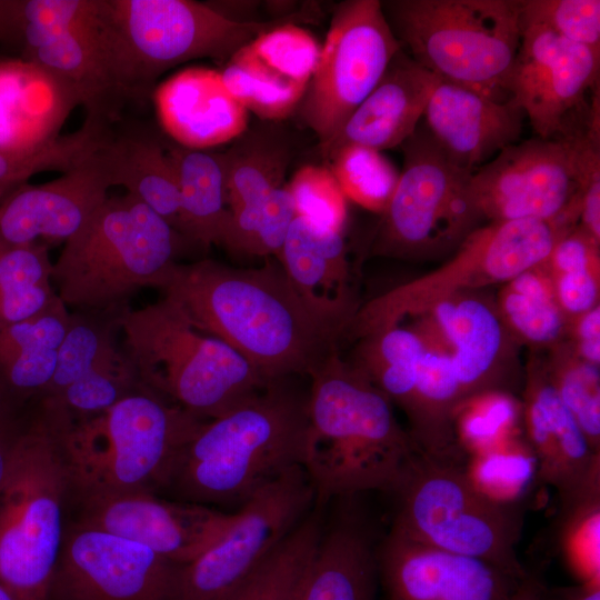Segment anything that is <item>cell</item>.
<instances>
[{"mask_svg":"<svg viewBox=\"0 0 600 600\" xmlns=\"http://www.w3.org/2000/svg\"><path fill=\"white\" fill-rule=\"evenodd\" d=\"M0 600H16L12 593L0 581Z\"/></svg>","mask_w":600,"mask_h":600,"instance_id":"56","label":"cell"},{"mask_svg":"<svg viewBox=\"0 0 600 600\" xmlns=\"http://www.w3.org/2000/svg\"><path fill=\"white\" fill-rule=\"evenodd\" d=\"M184 241L130 193L108 196L64 242L52 283L68 309L124 313L139 290L164 286Z\"/></svg>","mask_w":600,"mask_h":600,"instance_id":"5","label":"cell"},{"mask_svg":"<svg viewBox=\"0 0 600 600\" xmlns=\"http://www.w3.org/2000/svg\"><path fill=\"white\" fill-rule=\"evenodd\" d=\"M77 521L141 543L181 567L212 547L236 512L168 500L153 492H129L74 503Z\"/></svg>","mask_w":600,"mask_h":600,"instance_id":"17","label":"cell"},{"mask_svg":"<svg viewBox=\"0 0 600 600\" xmlns=\"http://www.w3.org/2000/svg\"><path fill=\"white\" fill-rule=\"evenodd\" d=\"M401 48L381 1L336 4L317 68L296 111L319 146L338 133Z\"/></svg>","mask_w":600,"mask_h":600,"instance_id":"11","label":"cell"},{"mask_svg":"<svg viewBox=\"0 0 600 600\" xmlns=\"http://www.w3.org/2000/svg\"><path fill=\"white\" fill-rule=\"evenodd\" d=\"M580 316L577 328L579 352L587 363L598 366L600 361L599 306Z\"/></svg>","mask_w":600,"mask_h":600,"instance_id":"52","label":"cell"},{"mask_svg":"<svg viewBox=\"0 0 600 600\" xmlns=\"http://www.w3.org/2000/svg\"><path fill=\"white\" fill-rule=\"evenodd\" d=\"M96 151L52 181L22 184L6 196L0 203V252L40 240L66 242L80 229L111 188Z\"/></svg>","mask_w":600,"mask_h":600,"instance_id":"21","label":"cell"},{"mask_svg":"<svg viewBox=\"0 0 600 600\" xmlns=\"http://www.w3.org/2000/svg\"><path fill=\"white\" fill-rule=\"evenodd\" d=\"M600 497L559 510V547L580 582L599 580Z\"/></svg>","mask_w":600,"mask_h":600,"instance_id":"47","label":"cell"},{"mask_svg":"<svg viewBox=\"0 0 600 600\" xmlns=\"http://www.w3.org/2000/svg\"><path fill=\"white\" fill-rule=\"evenodd\" d=\"M96 154L111 187H123L178 232L179 189L163 140L144 130L113 134L109 129Z\"/></svg>","mask_w":600,"mask_h":600,"instance_id":"30","label":"cell"},{"mask_svg":"<svg viewBox=\"0 0 600 600\" xmlns=\"http://www.w3.org/2000/svg\"><path fill=\"white\" fill-rule=\"evenodd\" d=\"M402 49L441 81L497 97L520 43L519 0H384Z\"/></svg>","mask_w":600,"mask_h":600,"instance_id":"9","label":"cell"},{"mask_svg":"<svg viewBox=\"0 0 600 600\" xmlns=\"http://www.w3.org/2000/svg\"><path fill=\"white\" fill-rule=\"evenodd\" d=\"M121 334L139 382L204 421L271 382L230 346L197 329L166 296L127 311Z\"/></svg>","mask_w":600,"mask_h":600,"instance_id":"7","label":"cell"},{"mask_svg":"<svg viewBox=\"0 0 600 600\" xmlns=\"http://www.w3.org/2000/svg\"><path fill=\"white\" fill-rule=\"evenodd\" d=\"M429 307L452 346L451 358L467 398L506 391L493 378L502 346V328L496 312L480 299L457 293L440 298Z\"/></svg>","mask_w":600,"mask_h":600,"instance_id":"31","label":"cell"},{"mask_svg":"<svg viewBox=\"0 0 600 600\" xmlns=\"http://www.w3.org/2000/svg\"><path fill=\"white\" fill-rule=\"evenodd\" d=\"M69 501L51 412L39 398L0 484V581L16 600H49Z\"/></svg>","mask_w":600,"mask_h":600,"instance_id":"8","label":"cell"},{"mask_svg":"<svg viewBox=\"0 0 600 600\" xmlns=\"http://www.w3.org/2000/svg\"><path fill=\"white\" fill-rule=\"evenodd\" d=\"M302 468L322 507L366 491L392 493L418 449L391 401L332 351L310 373Z\"/></svg>","mask_w":600,"mask_h":600,"instance_id":"2","label":"cell"},{"mask_svg":"<svg viewBox=\"0 0 600 600\" xmlns=\"http://www.w3.org/2000/svg\"><path fill=\"white\" fill-rule=\"evenodd\" d=\"M160 290L197 329L230 346L268 381L309 376L341 337L269 258L260 268L177 262Z\"/></svg>","mask_w":600,"mask_h":600,"instance_id":"1","label":"cell"},{"mask_svg":"<svg viewBox=\"0 0 600 600\" xmlns=\"http://www.w3.org/2000/svg\"><path fill=\"white\" fill-rule=\"evenodd\" d=\"M152 99L164 132L188 149L206 150L233 141L249 126V112L214 69H182L158 84Z\"/></svg>","mask_w":600,"mask_h":600,"instance_id":"24","label":"cell"},{"mask_svg":"<svg viewBox=\"0 0 600 600\" xmlns=\"http://www.w3.org/2000/svg\"><path fill=\"white\" fill-rule=\"evenodd\" d=\"M178 568L141 543L74 520L49 600H171Z\"/></svg>","mask_w":600,"mask_h":600,"instance_id":"15","label":"cell"},{"mask_svg":"<svg viewBox=\"0 0 600 600\" xmlns=\"http://www.w3.org/2000/svg\"><path fill=\"white\" fill-rule=\"evenodd\" d=\"M400 147L402 171L373 243L374 253L397 257L449 244L479 218L469 192L473 171L453 163L424 126Z\"/></svg>","mask_w":600,"mask_h":600,"instance_id":"12","label":"cell"},{"mask_svg":"<svg viewBox=\"0 0 600 600\" xmlns=\"http://www.w3.org/2000/svg\"><path fill=\"white\" fill-rule=\"evenodd\" d=\"M321 52L317 39L294 23L277 26L228 60L270 82L306 89Z\"/></svg>","mask_w":600,"mask_h":600,"instance_id":"34","label":"cell"},{"mask_svg":"<svg viewBox=\"0 0 600 600\" xmlns=\"http://www.w3.org/2000/svg\"><path fill=\"white\" fill-rule=\"evenodd\" d=\"M97 133L83 123L67 136L30 152L0 151V191L16 190L30 177L43 171H70L82 163L94 150Z\"/></svg>","mask_w":600,"mask_h":600,"instance_id":"42","label":"cell"},{"mask_svg":"<svg viewBox=\"0 0 600 600\" xmlns=\"http://www.w3.org/2000/svg\"><path fill=\"white\" fill-rule=\"evenodd\" d=\"M289 379L273 380L204 421L180 451L164 491L176 500L236 512L283 473L302 467L308 394Z\"/></svg>","mask_w":600,"mask_h":600,"instance_id":"3","label":"cell"},{"mask_svg":"<svg viewBox=\"0 0 600 600\" xmlns=\"http://www.w3.org/2000/svg\"><path fill=\"white\" fill-rule=\"evenodd\" d=\"M22 60L34 63L63 83L86 108L88 117L110 122L126 101L102 46L96 0H89L78 20L48 34Z\"/></svg>","mask_w":600,"mask_h":600,"instance_id":"26","label":"cell"},{"mask_svg":"<svg viewBox=\"0 0 600 600\" xmlns=\"http://www.w3.org/2000/svg\"><path fill=\"white\" fill-rule=\"evenodd\" d=\"M377 546L354 516H343L322 532L294 600H374Z\"/></svg>","mask_w":600,"mask_h":600,"instance_id":"28","label":"cell"},{"mask_svg":"<svg viewBox=\"0 0 600 600\" xmlns=\"http://www.w3.org/2000/svg\"><path fill=\"white\" fill-rule=\"evenodd\" d=\"M440 81L401 48L338 133L319 146L322 158L328 161L351 144L380 152L401 146L417 130Z\"/></svg>","mask_w":600,"mask_h":600,"instance_id":"23","label":"cell"},{"mask_svg":"<svg viewBox=\"0 0 600 600\" xmlns=\"http://www.w3.org/2000/svg\"><path fill=\"white\" fill-rule=\"evenodd\" d=\"M469 192L478 216L493 222L579 218V186L564 137H537L504 148L472 172Z\"/></svg>","mask_w":600,"mask_h":600,"instance_id":"14","label":"cell"},{"mask_svg":"<svg viewBox=\"0 0 600 600\" xmlns=\"http://www.w3.org/2000/svg\"><path fill=\"white\" fill-rule=\"evenodd\" d=\"M76 96L42 68L22 60H0V151L30 152L60 137Z\"/></svg>","mask_w":600,"mask_h":600,"instance_id":"25","label":"cell"},{"mask_svg":"<svg viewBox=\"0 0 600 600\" xmlns=\"http://www.w3.org/2000/svg\"><path fill=\"white\" fill-rule=\"evenodd\" d=\"M320 509L314 504L228 600H294L323 532Z\"/></svg>","mask_w":600,"mask_h":600,"instance_id":"35","label":"cell"},{"mask_svg":"<svg viewBox=\"0 0 600 600\" xmlns=\"http://www.w3.org/2000/svg\"><path fill=\"white\" fill-rule=\"evenodd\" d=\"M180 198L178 232L186 241L208 249L222 247L230 210L220 153L166 142Z\"/></svg>","mask_w":600,"mask_h":600,"instance_id":"33","label":"cell"},{"mask_svg":"<svg viewBox=\"0 0 600 600\" xmlns=\"http://www.w3.org/2000/svg\"><path fill=\"white\" fill-rule=\"evenodd\" d=\"M543 600H600V580L567 587H544Z\"/></svg>","mask_w":600,"mask_h":600,"instance_id":"54","label":"cell"},{"mask_svg":"<svg viewBox=\"0 0 600 600\" xmlns=\"http://www.w3.org/2000/svg\"><path fill=\"white\" fill-rule=\"evenodd\" d=\"M522 412L537 482L557 491L559 510L600 497V453L592 450L549 378L530 380Z\"/></svg>","mask_w":600,"mask_h":600,"instance_id":"20","label":"cell"},{"mask_svg":"<svg viewBox=\"0 0 600 600\" xmlns=\"http://www.w3.org/2000/svg\"><path fill=\"white\" fill-rule=\"evenodd\" d=\"M220 76L233 98L260 120L282 121L289 118L296 113L306 91L269 82L230 61L224 63Z\"/></svg>","mask_w":600,"mask_h":600,"instance_id":"48","label":"cell"},{"mask_svg":"<svg viewBox=\"0 0 600 600\" xmlns=\"http://www.w3.org/2000/svg\"><path fill=\"white\" fill-rule=\"evenodd\" d=\"M600 53L539 26L521 27L506 91L539 138H557L569 127L586 93L599 86Z\"/></svg>","mask_w":600,"mask_h":600,"instance_id":"16","label":"cell"},{"mask_svg":"<svg viewBox=\"0 0 600 600\" xmlns=\"http://www.w3.org/2000/svg\"><path fill=\"white\" fill-rule=\"evenodd\" d=\"M568 139L580 192L581 228L596 241L600 240V103L599 90L593 92L584 121L579 129L570 127L562 136Z\"/></svg>","mask_w":600,"mask_h":600,"instance_id":"43","label":"cell"},{"mask_svg":"<svg viewBox=\"0 0 600 600\" xmlns=\"http://www.w3.org/2000/svg\"><path fill=\"white\" fill-rule=\"evenodd\" d=\"M544 584L541 579L529 572L522 578L508 600H543Z\"/></svg>","mask_w":600,"mask_h":600,"instance_id":"55","label":"cell"},{"mask_svg":"<svg viewBox=\"0 0 600 600\" xmlns=\"http://www.w3.org/2000/svg\"><path fill=\"white\" fill-rule=\"evenodd\" d=\"M387 600H508L518 580L497 567L414 541L390 528L377 546Z\"/></svg>","mask_w":600,"mask_h":600,"instance_id":"19","label":"cell"},{"mask_svg":"<svg viewBox=\"0 0 600 600\" xmlns=\"http://www.w3.org/2000/svg\"><path fill=\"white\" fill-rule=\"evenodd\" d=\"M537 269L510 280L501 293L500 306L518 334L533 343H550L560 337L564 322L551 281Z\"/></svg>","mask_w":600,"mask_h":600,"instance_id":"37","label":"cell"},{"mask_svg":"<svg viewBox=\"0 0 600 600\" xmlns=\"http://www.w3.org/2000/svg\"><path fill=\"white\" fill-rule=\"evenodd\" d=\"M524 113L510 99L440 81L423 120L426 130L457 166L474 171L479 164L518 142Z\"/></svg>","mask_w":600,"mask_h":600,"instance_id":"22","label":"cell"},{"mask_svg":"<svg viewBox=\"0 0 600 600\" xmlns=\"http://www.w3.org/2000/svg\"><path fill=\"white\" fill-rule=\"evenodd\" d=\"M520 26H539L600 53L599 0H519Z\"/></svg>","mask_w":600,"mask_h":600,"instance_id":"45","label":"cell"},{"mask_svg":"<svg viewBox=\"0 0 600 600\" xmlns=\"http://www.w3.org/2000/svg\"><path fill=\"white\" fill-rule=\"evenodd\" d=\"M296 217L311 226L343 233L347 221V199L328 167H301L287 184Z\"/></svg>","mask_w":600,"mask_h":600,"instance_id":"44","label":"cell"},{"mask_svg":"<svg viewBox=\"0 0 600 600\" xmlns=\"http://www.w3.org/2000/svg\"><path fill=\"white\" fill-rule=\"evenodd\" d=\"M521 406L507 391H488L464 401L456 411L452 428L466 457L497 448L516 437Z\"/></svg>","mask_w":600,"mask_h":600,"instance_id":"39","label":"cell"},{"mask_svg":"<svg viewBox=\"0 0 600 600\" xmlns=\"http://www.w3.org/2000/svg\"><path fill=\"white\" fill-rule=\"evenodd\" d=\"M69 318L58 298L41 313L0 328V396L23 407L46 393Z\"/></svg>","mask_w":600,"mask_h":600,"instance_id":"29","label":"cell"},{"mask_svg":"<svg viewBox=\"0 0 600 600\" xmlns=\"http://www.w3.org/2000/svg\"><path fill=\"white\" fill-rule=\"evenodd\" d=\"M52 269L43 242L0 252V328L41 313L59 298Z\"/></svg>","mask_w":600,"mask_h":600,"instance_id":"36","label":"cell"},{"mask_svg":"<svg viewBox=\"0 0 600 600\" xmlns=\"http://www.w3.org/2000/svg\"><path fill=\"white\" fill-rule=\"evenodd\" d=\"M32 404L33 401L23 407L17 406L0 396V484L27 426Z\"/></svg>","mask_w":600,"mask_h":600,"instance_id":"51","label":"cell"},{"mask_svg":"<svg viewBox=\"0 0 600 600\" xmlns=\"http://www.w3.org/2000/svg\"><path fill=\"white\" fill-rule=\"evenodd\" d=\"M222 18L237 23L262 22L256 19L260 1H210L206 2Z\"/></svg>","mask_w":600,"mask_h":600,"instance_id":"53","label":"cell"},{"mask_svg":"<svg viewBox=\"0 0 600 600\" xmlns=\"http://www.w3.org/2000/svg\"><path fill=\"white\" fill-rule=\"evenodd\" d=\"M328 162L347 200L372 212H384L400 173L380 151L346 146L336 151Z\"/></svg>","mask_w":600,"mask_h":600,"instance_id":"40","label":"cell"},{"mask_svg":"<svg viewBox=\"0 0 600 600\" xmlns=\"http://www.w3.org/2000/svg\"><path fill=\"white\" fill-rule=\"evenodd\" d=\"M314 506L301 466L258 491L228 531L192 562L178 568L171 600H228Z\"/></svg>","mask_w":600,"mask_h":600,"instance_id":"13","label":"cell"},{"mask_svg":"<svg viewBox=\"0 0 600 600\" xmlns=\"http://www.w3.org/2000/svg\"><path fill=\"white\" fill-rule=\"evenodd\" d=\"M277 261L304 302L343 336L356 313L343 233L318 229L296 217Z\"/></svg>","mask_w":600,"mask_h":600,"instance_id":"27","label":"cell"},{"mask_svg":"<svg viewBox=\"0 0 600 600\" xmlns=\"http://www.w3.org/2000/svg\"><path fill=\"white\" fill-rule=\"evenodd\" d=\"M102 46L126 99L152 96L168 70L196 59L226 63L279 19L252 23L229 21L206 2L192 0H96Z\"/></svg>","mask_w":600,"mask_h":600,"instance_id":"6","label":"cell"},{"mask_svg":"<svg viewBox=\"0 0 600 600\" xmlns=\"http://www.w3.org/2000/svg\"><path fill=\"white\" fill-rule=\"evenodd\" d=\"M592 450L600 453V388L598 366L572 363L549 378Z\"/></svg>","mask_w":600,"mask_h":600,"instance_id":"49","label":"cell"},{"mask_svg":"<svg viewBox=\"0 0 600 600\" xmlns=\"http://www.w3.org/2000/svg\"><path fill=\"white\" fill-rule=\"evenodd\" d=\"M124 313L70 310L54 374L43 396L73 417H88L142 386L118 339Z\"/></svg>","mask_w":600,"mask_h":600,"instance_id":"18","label":"cell"},{"mask_svg":"<svg viewBox=\"0 0 600 600\" xmlns=\"http://www.w3.org/2000/svg\"><path fill=\"white\" fill-rule=\"evenodd\" d=\"M296 218L287 186L274 189L241 224L238 253L247 257L279 259L291 223Z\"/></svg>","mask_w":600,"mask_h":600,"instance_id":"46","label":"cell"},{"mask_svg":"<svg viewBox=\"0 0 600 600\" xmlns=\"http://www.w3.org/2000/svg\"><path fill=\"white\" fill-rule=\"evenodd\" d=\"M597 268L554 273L552 287L561 310L572 314H582L598 306Z\"/></svg>","mask_w":600,"mask_h":600,"instance_id":"50","label":"cell"},{"mask_svg":"<svg viewBox=\"0 0 600 600\" xmlns=\"http://www.w3.org/2000/svg\"><path fill=\"white\" fill-rule=\"evenodd\" d=\"M44 400L74 503L164 491L180 451L204 422L144 386L88 417Z\"/></svg>","mask_w":600,"mask_h":600,"instance_id":"4","label":"cell"},{"mask_svg":"<svg viewBox=\"0 0 600 600\" xmlns=\"http://www.w3.org/2000/svg\"><path fill=\"white\" fill-rule=\"evenodd\" d=\"M88 0H0V46L23 59L52 31L84 12Z\"/></svg>","mask_w":600,"mask_h":600,"instance_id":"41","label":"cell"},{"mask_svg":"<svg viewBox=\"0 0 600 600\" xmlns=\"http://www.w3.org/2000/svg\"><path fill=\"white\" fill-rule=\"evenodd\" d=\"M293 139L282 121L257 120L220 153L230 211L281 188L293 157Z\"/></svg>","mask_w":600,"mask_h":600,"instance_id":"32","label":"cell"},{"mask_svg":"<svg viewBox=\"0 0 600 600\" xmlns=\"http://www.w3.org/2000/svg\"><path fill=\"white\" fill-rule=\"evenodd\" d=\"M392 493L397 501L392 529L414 541L483 560L518 581L527 576L517 554L522 504L484 496L464 464L418 450Z\"/></svg>","mask_w":600,"mask_h":600,"instance_id":"10","label":"cell"},{"mask_svg":"<svg viewBox=\"0 0 600 600\" xmlns=\"http://www.w3.org/2000/svg\"><path fill=\"white\" fill-rule=\"evenodd\" d=\"M464 470L480 492L506 504H521L537 482L533 452L527 441L517 437L497 448L467 457Z\"/></svg>","mask_w":600,"mask_h":600,"instance_id":"38","label":"cell"}]
</instances>
